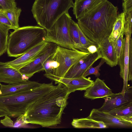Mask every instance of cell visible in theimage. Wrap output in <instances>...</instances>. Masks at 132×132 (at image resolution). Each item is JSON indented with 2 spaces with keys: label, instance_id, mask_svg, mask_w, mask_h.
<instances>
[{
  "label": "cell",
  "instance_id": "cell-1",
  "mask_svg": "<svg viewBox=\"0 0 132 132\" xmlns=\"http://www.w3.org/2000/svg\"><path fill=\"white\" fill-rule=\"evenodd\" d=\"M69 94L66 87L59 82L53 89L29 107L22 117L24 123L44 127L60 124Z\"/></svg>",
  "mask_w": 132,
  "mask_h": 132
},
{
  "label": "cell",
  "instance_id": "cell-2",
  "mask_svg": "<svg viewBox=\"0 0 132 132\" xmlns=\"http://www.w3.org/2000/svg\"><path fill=\"white\" fill-rule=\"evenodd\" d=\"M117 6L103 0L94 9L77 20L85 35L97 46L110 35L118 14Z\"/></svg>",
  "mask_w": 132,
  "mask_h": 132
},
{
  "label": "cell",
  "instance_id": "cell-3",
  "mask_svg": "<svg viewBox=\"0 0 132 132\" xmlns=\"http://www.w3.org/2000/svg\"><path fill=\"white\" fill-rule=\"evenodd\" d=\"M56 87L52 82L42 83L28 90L6 95L0 96V108L10 117L22 116L29 107Z\"/></svg>",
  "mask_w": 132,
  "mask_h": 132
},
{
  "label": "cell",
  "instance_id": "cell-4",
  "mask_svg": "<svg viewBox=\"0 0 132 132\" xmlns=\"http://www.w3.org/2000/svg\"><path fill=\"white\" fill-rule=\"evenodd\" d=\"M47 31L40 26L19 27L8 38L7 51L10 57H19L45 41Z\"/></svg>",
  "mask_w": 132,
  "mask_h": 132
},
{
  "label": "cell",
  "instance_id": "cell-5",
  "mask_svg": "<svg viewBox=\"0 0 132 132\" xmlns=\"http://www.w3.org/2000/svg\"><path fill=\"white\" fill-rule=\"evenodd\" d=\"M74 4L72 0H35L31 11L38 24L47 31Z\"/></svg>",
  "mask_w": 132,
  "mask_h": 132
},
{
  "label": "cell",
  "instance_id": "cell-6",
  "mask_svg": "<svg viewBox=\"0 0 132 132\" xmlns=\"http://www.w3.org/2000/svg\"><path fill=\"white\" fill-rule=\"evenodd\" d=\"M90 54L76 49L72 50L57 45L51 57L52 60L53 69L45 73L46 77L58 84L70 67L73 64L87 57Z\"/></svg>",
  "mask_w": 132,
  "mask_h": 132
},
{
  "label": "cell",
  "instance_id": "cell-7",
  "mask_svg": "<svg viewBox=\"0 0 132 132\" xmlns=\"http://www.w3.org/2000/svg\"><path fill=\"white\" fill-rule=\"evenodd\" d=\"M71 18L68 12L64 13L47 31L45 41L54 43L60 46L75 50L70 40L69 31V19Z\"/></svg>",
  "mask_w": 132,
  "mask_h": 132
},
{
  "label": "cell",
  "instance_id": "cell-8",
  "mask_svg": "<svg viewBox=\"0 0 132 132\" xmlns=\"http://www.w3.org/2000/svg\"><path fill=\"white\" fill-rule=\"evenodd\" d=\"M125 37L123 38L122 48L118 63L120 66V75L123 80V86L121 92L124 93L127 89L128 72L129 49L132 28L129 26L124 27Z\"/></svg>",
  "mask_w": 132,
  "mask_h": 132
},
{
  "label": "cell",
  "instance_id": "cell-9",
  "mask_svg": "<svg viewBox=\"0 0 132 132\" xmlns=\"http://www.w3.org/2000/svg\"><path fill=\"white\" fill-rule=\"evenodd\" d=\"M51 43L44 41L17 59L7 62H0V63L4 67H11L18 70L41 55L47 50Z\"/></svg>",
  "mask_w": 132,
  "mask_h": 132
},
{
  "label": "cell",
  "instance_id": "cell-10",
  "mask_svg": "<svg viewBox=\"0 0 132 132\" xmlns=\"http://www.w3.org/2000/svg\"><path fill=\"white\" fill-rule=\"evenodd\" d=\"M88 117L102 121L108 127L128 128L132 126V117H117L108 112L100 111L98 109H93Z\"/></svg>",
  "mask_w": 132,
  "mask_h": 132
},
{
  "label": "cell",
  "instance_id": "cell-11",
  "mask_svg": "<svg viewBox=\"0 0 132 132\" xmlns=\"http://www.w3.org/2000/svg\"><path fill=\"white\" fill-rule=\"evenodd\" d=\"M57 45L51 43L47 50L41 55L18 70L22 75L30 78L35 73L44 71L43 65L46 61L55 52Z\"/></svg>",
  "mask_w": 132,
  "mask_h": 132
},
{
  "label": "cell",
  "instance_id": "cell-12",
  "mask_svg": "<svg viewBox=\"0 0 132 132\" xmlns=\"http://www.w3.org/2000/svg\"><path fill=\"white\" fill-rule=\"evenodd\" d=\"M100 52L90 54L86 57L81 59L73 64L66 72L63 78L72 79L83 77V75L88 69L98 60L101 58Z\"/></svg>",
  "mask_w": 132,
  "mask_h": 132
},
{
  "label": "cell",
  "instance_id": "cell-13",
  "mask_svg": "<svg viewBox=\"0 0 132 132\" xmlns=\"http://www.w3.org/2000/svg\"><path fill=\"white\" fill-rule=\"evenodd\" d=\"M102 106L98 110L108 112L118 107L128 104L132 102V87L128 86L124 93L114 94L105 98Z\"/></svg>",
  "mask_w": 132,
  "mask_h": 132
},
{
  "label": "cell",
  "instance_id": "cell-14",
  "mask_svg": "<svg viewBox=\"0 0 132 132\" xmlns=\"http://www.w3.org/2000/svg\"><path fill=\"white\" fill-rule=\"evenodd\" d=\"M85 90L84 97L91 100L99 98L104 99L114 94L107 86L104 80L98 78Z\"/></svg>",
  "mask_w": 132,
  "mask_h": 132
},
{
  "label": "cell",
  "instance_id": "cell-15",
  "mask_svg": "<svg viewBox=\"0 0 132 132\" xmlns=\"http://www.w3.org/2000/svg\"><path fill=\"white\" fill-rule=\"evenodd\" d=\"M42 84L28 80L7 85H3L0 83V96L11 95L28 90L38 87Z\"/></svg>",
  "mask_w": 132,
  "mask_h": 132
},
{
  "label": "cell",
  "instance_id": "cell-16",
  "mask_svg": "<svg viewBox=\"0 0 132 132\" xmlns=\"http://www.w3.org/2000/svg\"><path fill=\"white\" fill-rule=\"evenodd\" d=\"M102 58L104 59L107 64L112 67L118 64V59L114 51L112 42L109 41L108 37L105 38L98 46Z\"/></svg>",
  "mask_w": 132,
  "mask_h": 132
},
{
  "label": "cell",
  "instance_id": "cell-17",
  "mask_svg": "<svg viewBox=\"0 0 132 132\" xmlns=\"http://www.w3.org/2000/svg\"><path fill=\"white\" fill-rule=\"evenodd\" d=\"M27 77L18 70L11 67H4L0 62V83L10 84L19 83L28 80Z\"/></svg>",
  "mask_w": 132,
  "mask_h": 132
},
{
  "label": "cell",
  "instance_id": "cell-18",
  "mask_svg": "<svg viewBox=\"0 0 132 132\" xmlns=\"http://www.w3.org/2000/svg\"><path fill=\"white\" fill-rule=\"evenodd\" d=\"M94 81L83 77L69 79L62 78L59 81L64 84L67 88L69 94L75 91L85 90L93 83Z\"/></svg>",
  "mask_w": 132,
  "mask_h": 132
},
{
  "label": "cell",
  "instance_id": "cell-19",
  "mask_svg": "<svg viewBox=\"0 0 132 132\" xmlns=\"http://www.w3.org/2000/svg\"><path fill=\"white\" fill-rule=\"evenodd\" d=\"M103 0H79L75 1L73 12L76 19L82 17Z\"/></svg>",
  "mask_w": 132,
  "mask_h": 132
},
{
  "label": "cell",
  "instance_id": "cell-20",
  "mask_svg": "<svg viewBox=\"0 0 132 132\" xmlns=\"http://www.w3.org/2000/svg\"><path fill=\"white\" fill-rule=\"evenodd\" d=\"M72 125L77 128H105L109 127L102 121H97L88 117L73 119Z\"/></svg>",
  "mask_w": 132,
  "mask_h": 132
},
{
  "label": "cell",
  "instance_id": "cell-21",
  "mask_svg": "<svg viewBox=\"0 0 132 132\" xmlns=\"http://www.w3.org/2000/svg\"><path fill=\"white\" fill-rule=\"evenodd\" d=\"M70 18L69 20V28L70 37L73 47L80 51L88 52L83 47L80 43L78 30V25Z\"/></svg>",
  "mask_w": 132,
  "mask_h": 132
},
{
  "label": "cell",
  "instance_id": "cell-22",
  "mask_svg": "<svg viewBox=\"0 0 132 132\" xmlns=\"http://www.w3.org/2000/svg\"><path fill=\"white\" fill-rule=\"evenodd\" d=\"M125 13L122 12L118 14L115 21L112 31L108 37L110 42H114L119 37L124 30Z\"/></svg>",
  "mask_w": 132,
  "mask_h": 132
},
{
  "label": "cell",
  "instance_id": "cell-23",
  "mask_svg": "<svg viewBox=\"0 0 132 132\" xmlns=\"http://www.w3.org/2000/svg\"><path fill=\"white\" fill-rule=\"evenodd\" d=\"M108 112L117 117H132V102L115 108Z\"/></svg>",
  "mask_w": 132,
  "mask_h": 132
},
{
  "label": "cell",
  "instance_id": "cell-24",
  "mask_svg": "<svg viewBox=\"0 0 132 132\" xmlns=\"http://www.w3.org/2000/svg\"><path fill=\"white\" fill-rule=\"evenodd\" d=\"M10 28L0 23V56L6 51Z\"/></svg>",
  "mask_w": 132,
  "mask_h": 132
},
{
  "label": "cell",
  "instance_id": "cell-25",
  "mask_svg": "<svg viewBox=\"0 0 132 132\" xmlns=\"http://www.w3.org/2000/svg\"><path fill=\"white\" fill-rule=\"evenodd\" d=\"M1 9L11 23L14 29L19 28V20L21 12V9L17 7L14 11Z\"/></svg>",
  "mask_w": 132,
  "mask_h": 132
},
{
  "label": "cell",
  "instance_id": "cell-26",
  "mask_svg": "<svg viewBox=\"0 0 132 132\" xmlns=\"http://www.w3.org/2000/svg\"><path fill=\"white\" fill-rule=\"evenodd\" d=\"M78 30L81 44L83 48L88 52L87 50L89 47L92 45L97 44L88 38L85 35L79 26Z\"/></svg>",
  "mask_w": 132,
  "mask_h": 132
},
{
  "label": "cell",
  "instance_id": "cell-27",
  "mask_svg": "<svg viewBox=\"0 0 132 132\" xmlns=\"http://www.w3.org/2000/svg\"><path fill=\"white\" fill-rule=\"evenodd\" d=\"M124 30L121 33L119 37L114 42H112L114 51L118 60L120 57L122 48Z\"/></svg>",
  "mask_w": 132,
  "mask_h": 132
},
{
  "label": "cell",
  "instance_id": "cell-28",
  "mask_svg": "<svg viewBox=\"0 0 132 132\" xmlns=\"http://www.w3.org/2000/svg\"><path fill=\"white\" fill-rule=\"evenodd\" d=\"M105 60L101 58V60L98 65L95 67H93L92 65L90 66L86 70L84 73L83 77H86L90 75H94L96 77H98L100 75L99 72L101 67L105 62Z\"/></svg>",
  "mask_w": 132,
  "mask_h": 132
},
{
  "label": "cell",
  "instance_id": "cell-29",
  "mask_svg": "<svg viewBox=\"0 0 132 132\" xmlns=\"http://www.w3.org/2000/svg\"><path fill=\"white\" fill-rule=\"evenodd\" d=\"M17 7L15 0H0V8L1 9L14 11Z\"/></svg>",
  "mask_w": 132,
  "mask_h": 132
},
{
  "label": "cell",
  "instance_id": "cell-30",
  "mask_svg": "<svg viewBox=\"0 0 132 132\" xmlns=\"http://www.w3.org/2000/svg\"><path fill=\"white\" fill-rule=\"evenodd\" d=\"M132 80V39L131 38L130 42L129 49V57L128 64V81Z\"/></svg>",
  "mask_w": 132,
  "mask_h": 132
},
{
  "label": "cell",
  "instance_id": "cell-31",
  "mask_svg": "<svg viewBox=\"0 0 132 132\" xmlns=\"http://www.w3.org/2000/svg\"><path fill=\"white\" fill-rule=\"evenodd\" d=\"M0 23L3 24L10 29L14 28L9 20L0 8Z\"/></svg>",
  "mask_w": 132,
  "mask_h": 132
},
{
  "label": "cell",
  "instance_id": "cell-32",
  "mask_svg": "<svg viewBox=\"0 0 132 132\" xmlns=\"http://www.w3.org/2000/svg\"><path fill=\"white\" fill-rule=\"evenodd\" d=\"M122 7L125 13L132 11V0H123Z\"/></svg>",
  "mask_w": 132,
  "mask_h": 132
},
{
  "label": "cell",
  "instance_id": "cell-33",
  "mask_svg": "<svg viewBox=\"0 0 132 132\" xmlns=\"http://www.w3.org/2000/svg\"><path fill=\"white\" fill-rule=\"evenodd\" d=\"M4 119L0 121L1 123L4 126L7 127H14V123L10 117L6 115Z\"/></svg>",
  "mask_w": 132,
  "mask_h": 132
},
{
  "label": "cell",
  "instance_id": "cell-34",
  "mask_svg": "<svg viewBox=\"0 0 132 132\" xmlns=\"http://www.w3.org/2000/svg\"><path fill=\"white\" fill-rule=\"evenodd\" d=\"M7 115V113L5 111L0 108V118Z\"/></svg>",
  "mask_w": 132,
  "mask_h": 132
},
{
  "label": "cell",
  "instance_id": "cell-35",
  "mask_svg": "<svg viewBox=\"0 0 132 132\" xmlns=\"http://www.w3.org/2000/svg\"><path fill=\"white\" fill-rule=\"evenodd\" d=\"M75 0V1H78L79 0Z\"/></svg>",
  "mask_w": 132,
  "mask_h": 132
}]
</instances>
